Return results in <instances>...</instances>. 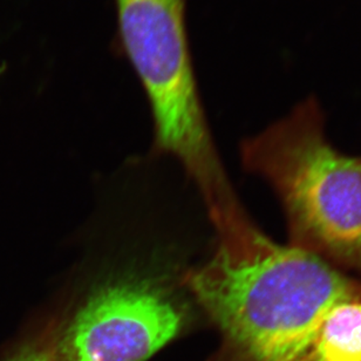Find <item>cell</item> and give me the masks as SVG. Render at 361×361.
Wrapping results in <instances>:
<instances>
[{"mask_svg": "<svg viewBox=\"0 0 361 361\" xmlns=\"http://www.w3.org/2000/svg\"><path fill=\"white\" fill-rule=\"evenodd\" d=\"M187 323L183 302L153 278L94 290L65 323L54 320L56 361H147Z\"/></svg>", "mask_w": 361, "mask_h": 361, "instance_id": "277c9868", "label": "cell"}, {"mask_svg": "<svg viewBox=\"0 0 361 361\" xmlns=\"http://www.w3.org/2000/svg\"><path fill=\"white\" fill-rule=\"evenodd\" d=\"M217 243L182 285L222 336L214 361H297L327 313L361 281L306 251L281 245L230 202L210 214Z\"/></svg>", "mask_w": 361, "mask_h": 361, "instance_id": "6da1fadb", "label": "cell"}, {"mask_svg": "<svg viewBox=\"0 0 361 361\" xmlns=\"http://www.w3.org/2000/svg\"><path fill=\"white\" fill-rule=\"evenodd\" d=\"M126 53L149 99L155 147L180 161L207 207L233 189L205 121L191 66L183 0H115Z\"/></svg>", "mask_w": 361, "mask_h": 361, "instance_id": "3957f363", "label": "cell"}, {"mask_svg": "<svg viewBox=\"0 0 361 361\" xmlns=\"http://www.w3.org/2000/svg\"><path fill=\"white\" fill-rule=\"evenodd\" d=\"M240 154L281 200L290 245L361 274V157L332 146L314 99L247 139Z\"/></svg>", "mask_w": 361, "mask_h": 361, "instance_id": "7a4b0ae2", "label": "cell"}, {"mask_svg": "<svg viewBox=\"0 0 361 361\" xmlns=\"http://www.w3.org/2000/svg\"><path fill=\"white\" fill-rule=\"evenodd\" d=\"M297 361H361V293L327 313L312 344Z\"/></svg>", "mask_w": 361, "mask_h": 361, "instance_id": "5b68a950", "label": "cell"}, {"mask_svg": "<svg viewBox=\"0 0 361 361\" xmlns=\"http://www.w3.org/2000/svg\"><path fill=\"white\" fill-rule=\"evenodd\" d=\"M0 361H56L54 320L0 350Z\"/></svg>", "mask_w": 361, "mask_h": 361, "instance_id": "8992f818", "label": "cell"}]
</instances>
